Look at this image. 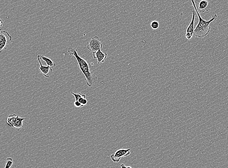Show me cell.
<instances>
[{"mask_svg":"<svg viewBox=\"0 0 228 168\" xmlns=\"http://www.w3.org/2000/svg\"><path fill=\"white\" fill-rule=\"evenodd\" d=\"M12 39V36L7 32L2 31L0 32V53L6 49Z\"/></svg>","mask_w":228,"mask_h":168,"instance_id":"3957f363","label":"cell"},{"mask_svg":"<svg viewBox=\"0 0 228 168\" xmlns=\"http://www.w3.org/2000/svg\"><path fill=\"white\" fill-rule=\"evenodd\" d=\"M37 59L40 66L39 69V71L42 73L43 75H44L45 77H50V72H53L52 69L49 66H43L41 61V59L38 55L37 56Z\"/></svg>","mask_w":228,"mask_h":168,"instance_id":"52a82bcc","label":"cell"},{"mask_svg":"<svg viewBox=\"0 0 228 168\" xmlns=\"http://www.w3.org/2000/svg\"><path fill=\"white\" fill-rule=\"evenodd\" d=\"M191 1L199 19V22L194 29L193 34L195 37L197 38L205 37L207 36L210 32L211 29L210 24L213 21L217 20L218 16L217 14H215L212 16L209 20L206 21L204 20L201 18L200 14L197 9L195 0H191Z\"/></svg>","mask_w":228,"mask_h":168,"instance_id":"7a4b0ae2","label":"cell"},{"mask_svg":"<svg viewBox=\"0 0 228 168\" xmlns=\"http://www.w3.org/2000/svg\"><path fill=\"white\" fill-rule=\"evenodd\" d=\"M92 54L93 58L97 59L98 64L104 63L105 60L107 58V54L106 53H103L101 49L98 50L95 53H92Z\"/></svg>","mask_w":228,"mask_h":168,"instance_id":"ba28073f","label":"cell"},{"mask_svg":"<svg viewBox=\"0 0 228 168\" xmlns=\"http://www.w3.org/2000/svg\"><path fill=\"white\" fill-rule=\"evenodd\" d=\"M211 7L210 3L206 0H201L199 3L198 8L201 12L208 11Z\"/></svg>","mask_w":228,"mask_h":168,"instance_id":"9c48e42d","label":"cell"},{"mask_svg":"<svg viewBox=\"0 0 228 168\" xmlns=\"http://www.w3.org/2000/svg\"><path fill=\"white\" fill-rule=\"evenodd\" d=\"M6 163L5 168H9L11 167L13 163V160L11 158H8L7 159Z\"/></svg>","mask_w":228,"mask_h":168,"instance_id":"9a60e30c","label":"cell"},{"mask_svg":"<svg viewBox=\"0 0 228 168\" xmlns=\"http://www.w3.org/2000/svg\"><path fill=\"white\" fill-rule=\"evenodd\" d=\"M150 26L152 29H156L158 28L160 24L158 21L154 20L152 21L150 23Z\"/></svg>","mask_w":228,"mask_h":168,"instance_id":"5bb4252c","label":"cell"},{"mask_svg":"<svg viewBox=\"0 0 228 168\" xmlns=\"http://www.w3.org/2000/svg\"><path fill=\"white\" fill-rule=\"evenodd\" d=\"M68 52L70 55L73 56L76 58L80 69L85 77V80L89 87L97 80L98 78L94 73L90 70L91 64L89 63L83 58H81L77 53V50L74 48H70Z\"/></svg>","mask_w":228,"mask_h":168,"instance_id":"6da1fadb","label":"cell"},{"mask_svg":"<svg viewBox=\"0 0 228 168\" xmlns=\"http://www.w3.org/2000/svg\"><path fill=\"white\" fill-rule=\"evenodd\" d=\"M103 45L100 41L99 38L95 36L90 41L89 44L87 46V48L93 53L98 50L101 49Z\"/></svg>","mask_w":228,"mask_h":168,"instance_id":"277c9868","label":"cell"},{"mask_svg":"<svg viewBox=\"0 0 228 168\" xmlns=\"http://www.w3.org/2000/svg\"><path fill=\"white\" fill-rule=\"evenodd\" d=\"M38 55L41 60L42 59L46 63L47 66H49L51 68L55 67L56 66L55 63L50 59L45 57L43 55Z\"/></svg>","mask_w":228,"mask_h":168,"instance_id":"8fae6325","label":"cell"},{"mask_svg":"<svg viewBox=\"0 0 228 168\" xmlns=\"http://www.w3.org/2000/svg\"><path fill=\"white\" fill-rule=\"evenodd\" d=\"M1 26L2 27L3 24V22L1 20Z\"/></svg>","mask_w":228,"mask_h":168,"instance_id":"ffe728a7","label":"cell"},{"mask_svg":"<svg viewBox=\"0 0 228 168\" xmlns=\"http://www.w3.org/2000/svg\"><path fill=\"white\" fill-rule=\"evenodd\" d=\"M84 99L85 98H80L79 99L78 101H79L82 104V103Z\"/></svg>","mask_w":228,"mask_h":168,"instance_id":"ac0fdd59","label":"cell"},{"mask_svg":"<svg viewBox=\"0 0 228 168\" xmlns=\"http://www.w3.org/2000/svg\"><path fill=\"white\" fill-rule=\"evenodd\" d=\"M74 105L77 107H83L84 106L81 104L79 101H76L74 103Z\"/></svg>","mask_w":228,"mask_h":168,"instance_id":"2e32d148","label":"cell"},{"mask_svg":"<svg viewBox=\"0 0 228 168\" xmlns=\"http://www.w3.org/2000/svg\"><path fill=\"white\" fill-rule=\"evenodd\" d=\"M88 103V101L87 99H86V98L84 99V100L82 103V105L84 106L87 104Z\"/></svg>","mask_w":228,"mask_h":168,"instance_id":"e0dca14e","label":"cell"},{"mask_svg":"<svg viewBox=\"0 0 228 168\" xmlns=\"http://www.w3.org/2000/svg\"><path fill=\"white\" fill-rule=\"evenodd\" d=\"M130 149H120L111 155V158L114 162H118L123 157H126L130 154Z\"/></svg>","mask_w":228,"mask_h":168,"instance_id":"5b68a950","label":"cell"},{"mask_svg":"<svg viewBox=\"0 0 228 168\" xmlns=\"http://www.w3.org/2000/svg\"><path fill=\"white\" fill-rule=\"evenodd\" d=\"M17 116L15 114H12L8 116L7 120V123L10 126H14L16 123Z\"/></svg>","mask_w":228,"mask_h":168,"instance_id":"7c38bea8","label":"cell"},{"mask_svg":"<svg viewBox=\"0 0 228 168\" xmlns=\"http://www.w3.org/2000/svg\"><path fill=\"white\" fill-rule=\"evenodd\" d=\"M26 119V118H21L19 117V115H17L16 123L13 127L15 128L17 130H20L23 127V121Z\"/></svg>","mask_w":228,"mask_h":168,"instance_id":"30bf717a","label":"cell"},{"mask_svg":"<svg viewBox=\"0 0 228 168\" xmlns=\"http://www.w3.org/2000/svg\"><path fill=\"white\" fill-rule=\"evenodd\" d=\"M121 167L122 168H124V167H125V168H132V167H131V166H126L125 165L123 164H121Z\"/></svg>","mask_w":228,"mask_h":168,"instance_id":"d6986e66","label":"cell"},{"mask_svg":"<svg viewBox=\"0 0 228 168\" xmlns=\"http://www.w3.org/2000/svg\"><path fill=\"white\" fill-rule=\"evenodd\" d=\"M71 93L74 96L75 99V100L76 101H78L79 99L80 98H83L85 99L86 97L85 95L82 94L80 93H75L73 92H71Z\"/></svg>","mask_w":228,"mask_h":168,"instance_id":"4fadbf2b","label":"cell"},{"mask_svg":"<svg viewBox=\"0 0 228 168\" xmlns=\"http://www.w3.org/2000/svg\"><path fill=\"white\" fill-rule=\"evenodd\" d=\"M192 21L188 27L186 34V37L188 40H190L192 37L194 31L195 21V12L194 10L192 11Z\"/></svg>","mask_w":228,"mask_h":168,"instance_id":"8992f818","label":"cell"}]
</instances>
